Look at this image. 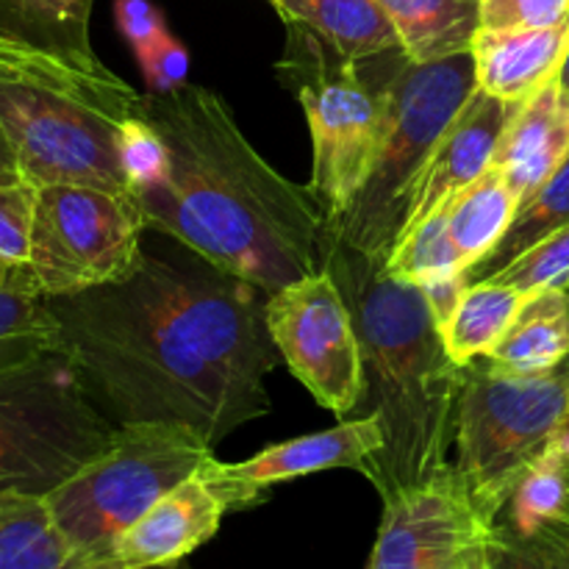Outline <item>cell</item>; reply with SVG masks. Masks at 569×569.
<instances>
[{"mask_svg":"<svg viewBox=\"0 0 569 569\" xmlns=\"http://www.w3.org/2000/svg\"><path fill=\"white\" fill-rule=\"evenodd\" d=\"M33 206H37V187L28 181L0 187V256L11 264H28Z\"/></svg>","mask_w":569,"mask_h":569,"instance_id":"4dcf8cb0","label":"cell"},{"mask_svg":"<svg viewBox=\"0 0 569 569\" xmlns=\"http://www.w3.org/2000/svg\"><path fill=\"white\" fill-rule=\"evenodd\" d=\"M565 226H569V156L565 164L526 203H520L498 248L465 272L467 283H478L492 276V272L503 270L509 261H515L517 256L526 253L528 248H533V244L542 242L545 237H550V233Z\"/></svg>","mask_w":569,"mask_h":569,"instance_id":"d4e9b609","label":"cell"},{"mask_svg":"<svg viewBox=\"0 0 569 569\" xmlns=\"http://www.w3.org/2000/svg\"><path fill=\"white\" fill-rule=\"evenodd\" d=\"M59 328L48 298L31 287L0 289V372L56 353Z\"/></svg>","mask_w":569,"mask_h":569,"instance_id":"484cf974","label":"cell"},{"mask_svg":"<svg viewBox=\"0 0 569 569\" xmlns=\"http://www.w3.org/2000/svg\"><path fill=\"white\" fill-rule=\"evenodd\" d=\"M411 61L470 53L481 28V0H378Z\"/></svg>","mask_w":569,"mask_h":569,"instance_id":"44dd1931","label":"cell"},{"mask_svg":"<svg viewBox=\"0 0 569 569\" xmlns=\"http://www.w3.org/2000/svg\"><path fill=\"white\" fill-rule=\"evenodd\" d=\"M6 287L39 289L37 281H33L31 270H28V264H11L9 259H3V256H0V289H6Z\"/></svg>","mask_w":569,"mask_h":569,"instance_id":"8d00e7d4","label":"cell"},{"mask_svg":"<svg viewBox=\"0 0 569 569\" xmlns=\"http://www.w3.org/2000/svg\"><path fill=\"white\" fill-rule=\"evenodd\" d=\"M94 0H0V37L89 72L109 67L89 39Z\"/></svg>","mask_w":569,"mask_h":569,"instance_id":"ac0fdd59","label":"cell"},{"mask_svg":"<svg viewBox=\"0 0 569 569\" xmlns=\"http://www.w3.org/2000/svg\"><path fill=\"white\" fill-rule=\"evenodd\" d=\"M214 445L183 422H126L70 481L44 498L72 550L87 559L211 459Z\"/></svg>","mask_w":569,"mask_h":569,"instance_id":"52a82bcc","label":"cell"},{"mask_svg":"<svg viewBox=\"0 0 569 569\" xmlns=\"http://www.w3.org/2000/svg\"><path fill=\"white\" fill-rule=\"evenodd\" d=\"M365 61L383 87L381 139L365 187L342 214L326 222V233L387 261L409 220L431 153L478 81L472 53L411 61L403 48H395Z\"/></svg>","mask_w":569,"mask_h":569,"instance_id":"5b68a950","label":"cell"},{"mask_svg":"<svg viewBox=\"0 0 569 569\" xmlns=\"http://www.w3.org/2000/svg\"><path fill=\"white\" fill-rule=\"evenodd\" d=\"M387 445L378 417H348L328 431L289 439L272 445L244 461H217L211 456L198 476L214 489L228 511L250 509L267 495V489L292 478L311 476L322 470H359L365 472L372 456Z\"/></svg>","mask_w":569,"mask_h":569,"instance_id":"4fadbf2b","label":"cell"},{"mask_svg":"<svg viewBox=\"0 0 569 569\" xmlns=\"http://www.w3.org/2000/svg\"><path fill=\"white\" fill-rule=\"evenodd\" d=\"M569 17V0H481V28H545Z\"/></svg>","mask_w":569,"mask_h":569,"instance_id":"d6a6232c","label":"cell"},{"mask_svg":"<svg viewBox=\"0 0 569 569\" xmlns=\"http://www.w3.org/2000/svg\"><path fill=\"white\" fill-rule=\"evenodd\" d=\"M556 526H559L561 528V531H565L567 533V537H569V500H567V506H565V511H561V515L559 517H556Z\"/></svg>","mask_w":569,"mask_h":569,"instance_id":"f35d334b","label":"cell"},{"mask_svg":"<svg viewBox=\"0 0 569 569\" xmlns=\"http://www.w3.org/2000/svg\"><path fill=\"white\" fill-rule=\"evenodd\" d=\"M144 231L148 220L133 194L44 183L37 187L28 270L48 298L83 292L126 276Z\"/></svg>","mask_w":569,"mask_h":569,"instance_id":"30bf717a","label":"cell"},{"mask_svg":"<svg viewBox=\"0 0 569 569\" xmlns=\"http://www.w3.org/2000/svg\"><path fill=\"white\" fill-rule=\"evenodd\" d=\"M117 72H89L0 37V122L22 181L131 192L126 131L139 100Z\"/></svg>","mask_w":569,"mask_h":569,"instance_id":"277c9868","label":"cell"},{"mask_svg":"<svg viewBox=\"0 0 569 569\" xmlns=\"http://www.w3.org/2000/svg\"><path fill=\"white\" fill-rule=\"evenodd\" d=\"M569 411V356L556 370L511 372L489 356L465 365L456 445L467 492L489 520H500L517 483L548 450Z\"/></svg>","mask_w":569,"mask_h":569,"instance_id":"8992f818","label":"cell"},{"mask_svg":"<svg viewBox=\"0 0 569 569\" xmlns=\"http://www.w3.org/2000/svg\"><path fill=\"white\" fill-rule=\"evenodd\" d=\"M72 550L44 498H0V569H67Z\"/></svg>","mask_w":569,"mask_h":569,"instance_id":"cb8c5ba5","label":"cell"},{"mask_svg":"<svg viewBox=\"0 0 569 569\" xmlns=\"http://www.w3.org/2000/svg\"><path fill=\"white\" fill-rule=\"evenodd\" d=\"M283 26L287 44L278 76L303 106L315 148L309 187L333 220L372 170L383 126V87L370 61L345 59L298 22Z\"/></svg>","mask_w":569,"mask_h":569,"instance_id":"ba28073f","label":"cell"},{"mask_svg":"<svg viewBox=\"0 0 569 569\" xmlns=\"http://www.w3.org/2000/svg\"><path fill=\"white\" fill-rule=\"evenodd\" d=\"M387 270L398 276L400 281L415 283V287H428L442 278L461 276L467 272L465 259L450 237L448 214L439 209L420 226L409 228L398 237L392 253L387 256Z\"/></svg>","mask_w":569,"mask_h":569,"instance_id":"4316f807","label":"cell"},{"mask_svg":"<svg viewBox=\"0 0 569 569\" xmlns=\"http://www.w3.org/2000/svg\"><path fill=\"white\" fill-rule=\"evenodd\" d=\"M498 520L467 492L456 465L383 498L367 569H489Z\"/></svg>","mask_w":569,"mask_h":569,"instance_id":"7c38bea8","label":"cell"},{"mask_svg":"<svg viewBox=\"0 0 569 569\" xmlns=\"http://www.w3.org/2000/svg\"><path fill=\"white\" fill-rule=\"evenodd\" d=\"M283 22H298L350 61L400 48V37L378 0H270Z\"/></svg>","mask_w":569,"mask_h":569,"instance_id":"d6986e66","label":"cell"},{"mask_svg":"<svg viewBox=\"0 0 569 569\" xmlns=\"http://www.w3.org/2000/svg\"><path fill=\"white\" fill-rule=\"evenodd\" d=\"M569 500V465L545 450L517 483L509 500V526L517 533H537L565 511Z\"/></svg>","mask_w":569,"mask_h":569,"instance_id":"83f0119b","label":"cell"},{"mask_svg":"<svg viewBox=\"0 0 569 569\" xmlns=\"http://www.w3.org/2000/svg\"><path fill=\"white\" fill-rule=\"evenodd\" d=\"M267 328L317 403L339 420L353 417L365 400V361L348 300L326 264L270 295Z\"/></svg>","mask_w":569,"mask_h":569,"instance_id":"8fae6325","label":"cell"},{"mask_svg":"<svg viewBox=\"0 0 569 569\" xmlns=\"http://www.w3.org/2000/svg\"><path fill=\"white\" fill-rule=\"evenodd\" d=\"M153 569H192V567H187V565H183V561H178V565H167V567H153Z\"/></svg>","mask_w":569,"mask_h":569,"instance_id":"60d3db41","label":"cell"},{"mask_svg":"<svg viewBox=\"0 0 569 569\" xmlns=\"http://www.w3.org/2000/svg\"><path fill=\"white\" fill-rule=\"evenodd\" d=\"M114 422L64 353L0 372V498H48L109 445Z\"/></svg>","mask_w":569,"mask_h":569,"instance_id":"9c48e42d","label":"cell"},{"mask_svg":"<svg viewBox=\"0 0 569 569\" xmlns=\"http://www.w3.org/2000/svg\"><path fill=\"white\" fill-rule=\"evenodd\" d=\"M467 287H470V283H467L465 272H461V276L442 278V281H433L428 283V287H420L422 292H426L428 303H431V311L433 317H437L439 326L448 322V317L456 311V306H459L461 295H465Z\"/></svg>","mask_w":569,"mask_h":569,"instance_id":"e575fe53","label":"cell"},{"mask_svg":"<svg viewBox=\"0 0 569 569\" xmlns=\"http://www.w3.org/2000/svg\"><path fill=\"white\" fill-rule=\"evenodd\" d=\"M559 81H561V87H565L567 92H569V53H567V61H565V67H561V76H559Z\"/></svg>","mask_w":569,"mask_h":569,"instance_id":"ab89813d","label":"cell"},{"mask_svg":"<svg viewBox=\"0 0 569 569\" xmlns=\"http://www.w3.org/2000/svg\"><path fill=\"white\" fill-rule=\"evenodd\" d=\"M14 183H22V170L20 161H17L14 144H11L9 133L0 122V187H14Z\"/></svg>","mask_w":569,"mask_h":569,"instance_id":"d590c367","label":"cell"},{"mask_svg":"<svg viewBox=\"0 0 569 569\" xmlns=\"http://www.w3.org/2000/svg\"><path fill=\"white\" fill-rule=\"evenodd\" d=\"M569 156V92L561 81H550L522 100L500 137L492 164L526 203Z\"/></svg>","mask_w":569,"mask_h":569,"instance_id":"e0dca14e","label":"cell"},{"mask_svg":"<svg viewBox=\"0 0 569 569\" xmlns=\"http://www.w3.org/2000/svg\"><path fill=\"white\" fill-rule=\"evenodd\" d=\"M133 56H137L144 83H148V92H176L189 83V53L181 39L172 37L170 31H161L153 42L144 44Z\"/></svg>","mask_w":569,"mask_h":569,"instance_id":"1f68e13d","label":"cell"},{"mask_svg":"<svg viewBox=\"0 0 569 569\" xmlns=\"http://www.w3.org/2000/svg\"><path fill=\"white\" fill-rule=\"evenodd\" d=\"M483 281L506 283L520 289L522 295L539 289H569V226L545 237Z\"/></svg>","mask_w":569,"mask_h":569,"instance_id":"f1b7e54d","label":"cell"},{"mask_svg":"<svg viewBox=\"0 0 569 569\" xmlns=\"http://www.w3.org/2000/svg\"><path fill=\"white\" fill-rule=\"evenodd\" d=\"M114 20L133 53L153 42L161 31H167L164 17L150 0H114Z\"/></svg>","mask_w":569,"mask_h":569,"instance_id":"836d02e7","label":"cell"},{"mask_svg":"<svg viewBox=\"0 0 569 569\" xmlns=\"http://www.w3.org/2000/svg\"><path fill=\"white\" fill-rule=\"evenodd\" d=\"M548 453L559 456L561 461H567L569 465V411H567L565 420H561V426L556 428L553 439H550V445H548Z\"/></svg>","mask_w":569,"mask_h":569,"instance_id":"74e56055","label":"cell"},{"mask_svg":"<svg viewBox=\"0 0 569 569\" xmlns=\"http://www.w3.org/2000/svg\"><path fill=\"white\" fill-rule=\"evenodd\" d=\"M137 114L164 144L161 176L133 192L150 228L270 295L320 270L326 209L250 144L222 94L144 92Z\"/></svg>","mask_w":569,"mask_h":569,"instance_id":"7a4b0ae2","label":"cell"},{"mask_svg":"<svg viewBox=\"0 0 569 569\" xmlns=\"http://www.w3.org/2000/svg\"><path fill=\"white\" fill-rule=\"evenodd\" d=\"M226 503L194 472L133 526L87 559H72L67 569H153L178 565L220 531Z\"/></svg>","mask_w":569,"mask_h":569,"instance_id":"5bb4252c","label":"cell"},{"mask_svg":"<svg viewBox=\"0 0 569 569\" xmlns=\"http://www.w3.org/2000/svg\"><path fill=\"white\" fill-rule=\"evenodd\" d=\"M322 264L337 278L359 333L365 400L353 417H378L387 437L361 476L389 498L448 465L465 367L445 350L426 292L392 276L387 261L326 233Z\"/></svg>","mask_w":569,"mask_h":569,"instance_id":"3957f363","label":"cell"},{"mask_svg":"<svg viewBox=\"0 0 569 569\" xmlns=\"http://www.w3.org/2000/svg\"><path fill=\"white\" fill-rule=\"evenodd\" d=\"M470 53L478 87L522 103L561 76L569 53V17L545 28H478Z\"/></svg>","mask_w":569,"mask_h":569,"instance_id":"2e32d148","label":"cell"},{"mask_svg":"<svg viewBox=\"0 0 569 569\" xmlns=\"http://www.w3.org/2000/svg\"><path fill=\"white\" fill-rule=\"evenodd\" d=\"M517 109H520V103L495 98L481 87L470 94V100L461 106L453 122L445 128L437 150L431 153L403 231L420 226L422 220L445 209L456 192H461L467 183H472L481 172L492 167L500 137H503L506 126Z\"/></svg>","mask_w":569,"mask_h":569,"instance_id":"9a60e30c","label":"cell"},{"mask_svg":"<svg viewBox=\"0 0 569 569\" xmlns=\"http://www.w3.org/2000/svg\"><path fill=\"white\" fill-rule=\"evenodd\" d=\"M48 298V295H44ZM270 292L148 226L122 278L48 298L83 392L114 426L183 422L220 445L270 411Z\"/></svg>","mask_w":569,"mask_h":569,"instance_id":"6da1fadb","label":"cell"},{"mask_svg":"<svg viewBox=\"0 0 569 569\" xmlns=\"http://www.w3.org/2000/svg\"><path fill=\"white\" fill-rule=\"evenodd\" d=\"M526 298L528 295H522L515 287H506V283H470L448 322L439 326L450 359L465 367L481 356L492 353L495 345L509 331L511 320L526 303Z\"/></svg>","mask_w":569,"mask_h":569,"instance_id":"603a6c76","label":"cell"},{"mask_svg":"<svg viewBox=\"0 0 569 569\" xmlns=\"http://www.w3.org/2000/svg\"><path fill=\"white\" fill-rule=\"evenodd\" d=\"M517 209H520V198L495 164L450 198L445 214H448L450 237H453L467 270L498 248Z\"/></svg>","mask_w":569,"mask_h":569,"instance_id":"7402d4cb","label":"cell"},{"mask_svg":"<svg viewBox=\"0 0 569 569\" xmlns=\"http://www.w3.org/2000/svg\"><path fill=\"white\" fill-rule=\"evenodd\" d=\"M569 356V289H539L526 298L489 359L511 372L556 370Z\"/></svg>","mask_w":569,"mask_h":569,"instance_id":"ffe728a7","label":"cell"},{"mask_svg":"<svg viewBox=\"0 0 569 569\" xmlns=\"http://www.w3.org/2000/svg\"><path fill=\"white\" fill-rule=\"evenodd\" d=\"M489 569H569V537L556 522L537 533H517L498 520Z\"/></svg>","mask_w":569,"mask_h":569,"instance_id":"f546056e","label":"cell"}]
</instances>
